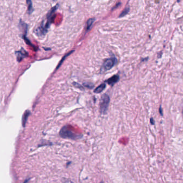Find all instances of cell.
<instances>
[{
	"label": "cell",
	"instance_id": "cell-1",
	"mask_svg": "<svg viewBox=\"0 0 183 183\" xmlns=\"http://www.w3.org/2000/svg\"><path fill=\"white\" fill-rule=\"evenodd\" d=\"M59 4L56 5L50 9V11L48 12L46 18L41 22L40 26L36 29L35 32L38 36H42L47 33L48 29H49L50 24H52V22L54 20L55 17V12L57 10Z\"/></svg>",
	"mask_w": 183,
	"mask_h": 183
},
{
	"label": "cell",
	"instance_id": "cell-2",
	"mask_svg": "<svg viewBox=\"0 0 183 183\" xmlns=\"http://www.w3.org/2000/svg\"><path fill=\"white\" fill-rule=\"evenodd\" d=\"M60 136L64 138H68L72 140H77L82 137L81 134L75 133L68 126H65L63 127L59 133Z\"/></svg>",
	"mask_w": 183,
	"mask_h": 183
},
{
	"label": "cell",
	"instance_id": "cell-3",
	"mask_svg": "<svg viewBox=\"0 0 183 183\" xmlns=\"http://www.w3.org/2000/svg\"><path fill=\"white\" fill-rule=\"evenodd\" d=\"M117 63V59L115 57H112L106 59L102 65L101 70L105 72L111 69Z\"/></svg>",
	"mask_w": 183,
	"mask_h": 183
},
{
	"label": "cell",
	"instance_id": "cell-4",
	"mask_svg": "<svg viewBox=\"0 0 183 183\" xmlns=\"http://www.w3.org/2000/svg\"><path fill=\"white\" fill-rule=\"evenodd\" d=\"M110 100V97L107 94H104L102 96L100 104V112L102 114H105L108 110Z\"/></svg>",
	"mask_w": 183,
	"mask_h": 183
},
{
	"label": "cell",
	"instance_id": "cell-5",
	"mask_svg": "<svg viewBox=\"0 0 183 183\" xmlns=\"http://www.w3.org/2000/svg\"><path fill=\"white\" fill-rule=\"evenodd\" d=\"M16 54L17 56V60L18 62L21 61L24 58L26 57V56L28 55L27 51H25V50L23 48H22L21 50H20V51L16 52Z\"/></svg>",
	"mask_w": 183,
	"mask_h": 183
},
{
	"label": "cell",
	"instance_id": "cell-6",
	"mask_svg": "<svg viewBox=\"0 0 183 183\" xmlns=\"http://www.w3.org/2000/svg\"><path fill=\"white\" fill-rule=\"evenodd\" d=\"M119 80V76L117 75H114L106 81V82L108 83L109 85L113 86L115 83H116Z\"/></svg>",
	"mask_w": 183,
	"mask_h": 183
},
{
	"label": "cell",
	"instance_id": "cell-7",
	"mask_svg": "<svg viewBox=\"0 0 183 183\" xmlns=\"http://www.w3.org/2000/svg\"><path fill=\"white\" fill-rule=\"evenodd\" d=\"M30 114H31V112L29 110H27L24 112V115L23 116V117H22V125H23V127H25V125H26V124H27V122L28 120V118L29 117V116L30 115Z\"/></svg>",
	"mask_w": 183,
	"mask_h": 183
},
{
	"label": "cell",
	"instance_id": "cell-8",
	"mask_svg": "<svg viewBox=\"0 0 183 183\" xmlns=\"http://www.w3.org/2000/svg\"><path fill=\"white\" fill-rule=\"evenodd\" d=\"M106 88V84L105 83H103L102 84H100L99 86L97 87L94 90V92L96 93H99L102 92Z\"/></svg>",
	"mask_w": 183,
	"mask_h": 183
},
{
	"label": "cell",
	"instance_id": "cell-9",
	"mask_svg": "<svg viewBox=\"0 0 183 183\" xmlns=\"http://www.w3.org/2000/svg\"><path fill=\"white\" fill-rule=\"evenodd\" d=\"M94 21H95V19L94 18H90L87 21V23H86V24H87V27H86L87 31H88L90 29L92 25L93 24Z\"/></svg>",
	"mask_w": 183,
	"mask_h": 183
},
{
	"label": "cell",
	"instance_id": "cell-10",
	"mask_svg": "<svg viewBox=\"0 0 183 183\" xmlns=\"http://www.w3.org/2000/svg\"><path fill=\"white\" fill-rule=\"evenodd\" d=\"M27 3L28 4V12H29V14H31V13H32V11H33V7H32V2H31V1H27Z\"/></svg>",
	"mask_w": 183,
	"mask_h": 183
},
{
	"label": "cell",
	"instance_id": "cell-11",
	"mask_svg": "<svg viewBox=\"0 0 183 183\" xmlns=\"http://www.w3.org/2000/svg\"><path fill=\"white\" fill-rule=\"evenodd\" d=\"M74 52V50H72V51H71V52H69V53H68V54H67L66 55H65L64 56V57H63V58L62 59V60L60 61V63H59V65H58V67H56V69H58L61 66V65H62V63H63V62H64V60L68 57V55H70V54H71L73 52Z\"/></svg>",
	"mask_w": 183,
	"mask_h": 183
},
{
	"label": "cell",
	"instance_id": "cell-12",
	"mask_svg": "<svg viewBox=\"0 0 183 183\" xmlns=\"http://www.w3.org/2000/svg\"><path fill=\"white\" fill-rule=\"evenodd\" d=\"M129 11V7H126L125 8V9L121 12V13L119 16V17H123L126 15H127L128 14V12Z\"/></svg>",
	"mask_w": 183,
	"mask_h": 183
},
{
	"label": "cell",
	"instance_id": "cell-13",
	"mask_svg": "<svg viewBox=\"0 0 183 183\" xmlns=\"http://www.w3.org/2000/svg\"><path fill=\"white\" fill-rule=\"evenodd\" d=\"M83 85L84 86L89 88V89H91V88H92L93 87V85L90 83H84L83 84Z\"/></svg>",
	"mask_w": 183,
	"mask_h": 183
},
{
	"label": "cell",
	"instance_id": "cell-14",
	"mask_svg": "<svg viewBox=\"0 0 183 183\" xmlns=\"http://www.w3.org/2000/svg\"><path fill=\"white\" fill-rule=\"evenodd\" d=\"M120 4H121V3H120V2H119V3H117V4L115 6V7L112 8V10H113V9H115L116 8H117L118 7H119V6L120 5Z\"/></svg>",
	"mask_w": 183,
	"mask_h": 183
},
{
	"label": "cell",
	"instance_id": "cell-15",
	"mask_svg": "<svg viewBox=\"0 0 183 183\" xmlns=\"http://www.w3.org/2000/svg\"><path fill=\"white\" fill-rule=\"evenodd\" d=\"M150 123L152 125H154L155 124V121H154V119L153 118H150Z\"/></svg>",
	"mask_w": 183,
	"mask_h": 183
},
{
	"label": "cell",
	"instance_id": "cell-16",
	"mask_svg": "<svg viewBox=\"0 0 183 183\" xmlns=\"http://www.w3.org/2000/svg\"><path fill=\"white\" fill-rule=\"evenodd\" d=\"M160 112L161 115H163V112H162V109L161 106H160Z\"/></svg>",
	"mask_w": 183,
	"mask_h": 183
},
{
	"label": "cell",
	"instance_id": "cell-17",
	"mask_svg": "<svg viewBox=\"0 0 183 183\" xmlns=\"http://www.w3.org/2000/svg\"><path fill=\"white\" fill-rule=\"evenodd\" d=\"M64 183H73V182H72V181H69V180H67V181H65L64 182Z\"/></svg>",
	"mask_w": 183,
	"mask_h": 183
},
{
	"label": "cell",
	"instance_id": "cell-18",
	"mask_svg": "<svg viewBox=\"0 0 183 183\" xmlns=\"http://www.w3.org/2000/svg\"><path fill=\"white\" fill-rule=\"evenodd\" d=\"M29 179H27V180H25L24 182V183H27V182L29 180Z\"/></svg>",
	"mask_w": 183,
	"mask_h": 183
},
{
	"label": "cell",
	"instance_id": "cell-19",
	"mask_svg": "<svg viewBox=\"0 0 183 183\" xmlns=\"http://www.w3.org/2000/svg\"><path fill=\"white\" fill-rule=\"evenodd\" d=\"M100 183H104V182H103V181H101Z\"/></svg>",
	"mask_w": 183,
	"mask_h": 183
},
{
	"label": "cell",
	"instance_id": "cell-20",
	"mask_svg": "<svg viewBox=\"0 0 183 183\" xmlns=\"http://www.w3.org/2000/svg\"><path fill=\"white\" fill-rule=\"evenodd\" d=\"M182 115H183V111H182Z\"/></svg>",
	"mask_w": 183,
	"mask_h": 183
}]
</instances>
